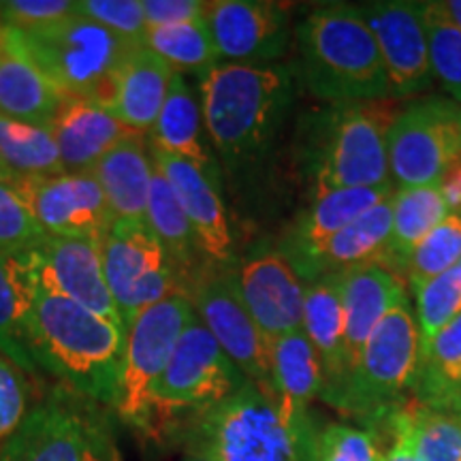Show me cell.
I'll return each instance as SVG.
<instances>
[{"label":"cell","instance_id":"cell-1","mask_svg":"<svg viewBox=\"0 0 461 461\" xmlns=\"http://www.w3.org/2000/svg\"><path fill=\"white\" fill-rule=\"evenodd\" d=\"M14 267L20 330L34 366L92 402L118 406L126 331L45 286L20 255H14Z\"/></svg>","mask_w":461,"mask_h":461},{"label":"cell","instance_id":"cell-2","mask_svg":"<svg viewBox=\"0 0 461 461\" xmlns=\"http://www.w3.org/2000/svg\"><path fill=\"white\" fill-rule=\"evenodd\" d=\"M297 99V75L288 65L221 62L199 77L205 135L224 169L252 171L278 140Z\"/></svg>","mask_w":461,"mask_h":461},{"label":"cell","instance_id":"cell-3","mask_svg":"<svg viewBox=\"0 0 461 461\" xmlns=\"http://www.w3.org/2000/svg\"><path fill=\"white\" fill-rule=\"evenodd\" d=\"M299 77L316 99L339 103L391 101L378 43L359 9L325 5L295 28Z\"/></svg>","mask_w":461,"mask_h":461},{"label":"cell","instance_id":"cell-4","mask_svg":"<svg viewBox=\"0 0 461 461\" xmlns=\"http://www.w3.org/2000/svg\"><path fill=\"white\" fill-rule=\"evenodd\" d=\"M190 419L186 447L214 461H316L310 412L282 406L250 380Z\"/></svg>","mask_w":461,"mask_h":461},{"label":"cell","instance_id":"cell-5","mask_svg":"<svg viewBox=\"0 0 461 461\" xmlns=\"http://www.w3.org/2000/svg\"><path fill=\"white\" fill-rule=\"evenodd\" d=\"M419 361V327L403 295L378 322L357 361L338 383L322 389L321 400L344 417L387 420L403 406V395L412 389Z\"/></svg>","mask_w":461,"mask_h":461},{"label":"cell","instance_id":"cell-6","mask_svg":"<svg viewBox=\"0 0 461 461\" xmlns=\"http://www.w3.org/2000/svg\"><path fill=\"white\" fill-rule=\"evenodd\" d=\"M393 101L339 103L316 115L308 141V167L316 194L391 182L387 140Z\"/></svg>","mask_w":461,"mask_h":461},{"label":"cell","instance_id":"cell-7","mask_svg":"<svg viewBox=\"0 0 461 461\" xmlns=\"http://www.w3.org/2000/svg\"><path fill=\"white\" fill-rule=\"evenodd\" d=\"M15 43L62 96H82L109 107L113 77L131 45L105 28L73 15L37 31H15Z\"/></svg>","mask_w":461,"mask_h":461},{"label":"cell","instance_id":"cell-8","mask_svg":"<svg viewBox=\"0 0 461 461\" xmlns=\"http://www.w3.org/2000/svg\"><path fill=\"white\" fill-rule=\"evenodd\" d=\"M99 248L109 293L126 331L149 305L177 293L186 295V274L173 263L146 222L113 218Z\"/></svg>","mask_w":461,"mask_h":461},{"label":"cell","instance_id":"cell-9","mask_svg":"<svg viewBox=\"0 0 461 461\" xmlns=\"http://www.w3.org/2000/svg\"><path fill=\"white\" fill-rule=\"evenodd\" d=\"M186 297L197 319L216 338L240 372L265 395L276 397L269 339L263 336L241 302L233 280V265L201 263L186 278Z\"/></svg>","mask_w":461,"mask_h":461},{"label":"cell","instance_id":"cell-10","mask_svg":"<svg viewBox=\"0 0 461 461\" xmlns=\"http://www.w3.org/2000/svg\"><path fill=\"white\" fill-rule=\"evenodd\" d=\"M397 188L438 184L461 163V105L429 96L400 109L387 140Z\"/></svg>","mask_w":461,"mask_h":461},{"label":"cell","instance_id":"cell-11","mask_svg":"<svg viewBox=\"0 0 461 461\" xmlns=\"http://www.w3.org/2000/svg\"><path fill=\"white\" fill-rule=\"evenodd\" d=\"M197 319L193 303L177 293L135 316L126 331L118 412L135 425L152 417V393L186 327Z\"/></svg>","mask_w":461,"mask_h":461},{"label":"cell","instance_id":"cell-12","mask_svg":"<svg viewBox=\"0 0 461 461\" xmlns=\"http://www.w3.org/2000/svg\"><path fill=\"white\" fill-rule=\"evenodd\" d=\"M248 378L199 319L184 330L152 393V412H201L244 387ZM152 419V417H149Z\"/></svg>","mask_w":461,"mask_h":461},{"label":"cell","instance_id":"cell-13","mask_svg":"<svg viewBox=\"0 0 461 461\" xmlns=\"http://www.w3.org/2000/svg\"><path fill=\"white\" fill-rule=\"evenodd\" d=\"M376 39L389 79V99H406L431 88L428 31L423 3L414 0H376L357 5Z\"/></svg>","mask_w":461,"mask_h":461},{"label":"cell","instance_id":"cell-14","mask_svg":"<svg viewBox=\"0 0 461 461\" xmlns=\"http://www.w3.org/2000/svg\"><path fill=\"white\" fill-rule=\"evenodd\" d=\"M11 182L22 193L48 238L101 241L113 221L92 171H62Z\"/></svg>","mask_w":461,"mask_h":461},{"label":"cell","instance_id":"cell-15","mask_svg":"<svg viewBox=\"0 0 461 461\" xmlns=\"http://www.w3.org/2000/svg\"><path fill=\"white\" fill-rule=\"evenodd\" d=\"M203 17L221 62H280L291 43L286 9L267 0H214L205 3Z\"/></svg>","mask_w":461,"mask_h":461},{"label":"cell","instance_id":"cell-16","mask_svg":"<svg viewBox=\"0 0 461 461\" xmlns=\"http://www.w3.org/2000/svg\"><path fill=\"white\" fill-rule=\"evenodd\" d=\"M28 269L50 286L101 319L126 331L122 316L109 293L96 240L48 238L31 252H22Z\"/></svg>","mask_w":461,"mask_h":461},{"label":"cell","instance_id":"cell-17","mask_svg":"<svg viewBox=\"0 0 461 461\" xmlns=\"http://www.w3.org/2000/svg\"><path fill=\"white\" fill-rule=\"evenodd\" d=\"M101 428L79 411L68 395L54 391L28 411L24 420L0 447V461H84Z\"/></svg>","mask_w":461,"mask_h":461},{"label":"cell","instance_id":"cell-18","mask_svg":"<svg viewBox=\"0 0 461 461\" xmlns=\"http://www.w3.org/2000/svg\"><path fill=\"white\" fill-rule=\"evenodd\" d=\"M233 280L265 338L276 339L302 330L305 285L278 250L248 257L233 267Z\"/></svg>","mask_w":461,"mask_h":461},{"label":"cell","instance_id":"cell-19","mask_svg":"<svg viewBox=\"0 0 461 461\" xmlns=\"http://www.w3.org/2000/svg\"><path fill=\"white\" fill-rule=\"evenodd\" d=\"M395 194V184L367 188H344L333 193L316 194L312 205L297 218L286 238L282 240L278 252L291 263L299 278L312 263L316 252L330 241L333 235L353 224L357 218L374 210V207Z\"/></svg>","mask_w":461,"mask_h":461},{"label":"cell","instance_id":"cell-20","mask_svg":"<svg viewBox=\"0 0 461 461\" xmlns=\"http://www.w3.org/2000/svg\"><path fill=\"white\" fill-rule=\"evenodd\" d=\"M152 160L180 199L203 257L222 267H230L235 263L233 235H230L221 184L207 177L188 160L171 157V154L152 149Z\"/></svg>","mask_w":461,"mask_h":461},{"label":"cell","instance_id":"cell-21","mask_svg":"<svg viewBox=\"0 0 461 461\" xmlns=\"http://www.w3.org/2000/svg\"><path fill=\"white\" fill-rule=\"evenodd\" d=\"M50 129L65 171H92L109 149L135 132L107 105L82 96H65Z\"/></svg>","mask_w":461,"mask_h":461},{"label":"cell","instance_id":"cell-22","mask_svg":"<svg viewBox=\"0 0 461 461\" xmlns=\"http://www.w3.org/2000/svg\"><path fill=\"white\" fill-rule=\"evenodd\" d=\"M148 143L157 152L188 160L222 186V171L207 141L201 103L180 73L173 75L163 109L148 132Z\"/></svg>","mask_w":461,"mask_h":461},{"label":"cell","instance_id":"cell-23","mask_svg":"<svg viewBox=\"0 0 461 461\" xmlns=\"http://www.w3.org/2000/svg\"><path fill=\"white\" fill-rule=\"evenodd\" d=\"M176 71L148 48H132L113 77L109 109L131 131L146 135L157 122Z\"/></svg>","mask_w":461,"mask_h":461},{"label":"cell","instance_id":"cell-24","mask_svg":"<svg viewBox=\"0 0 461 461\" xmlns=\"http://www.w3.org/2000/svg\"><path fill=\"white\" fill-rule=\"evenodd\" d=\"M113 218L146 222L154 160L148 137L132 132L92 167Z\"/></svg>","mask_w":461,"mask_h":461},{"label":"cell","instance_id":"cell-25","mask_svg":"<svg viewBox=\"0 0 461 461\" xmlns=\"http://www.w3.org/2000/svg\"><path fill=\"white\" fill-rule=\"evenodd\" d=\"M406 293V285L378 263L359 265L344 272L346 310V372L357 361L378 322Z\"/></svg>","mask_w":461,"mask_h":461},{"label":"cell","instance_id":"cell-26","mask_svg":"<svg viewBox=\"0 0 461 461\" xmlns=\"http://www.w3.org/2000/svg\"><path fill=\"white\" fill-rule=\"evenodd\" d=\"M65 96L32 65L5 26L0 50V115L15 122L50 126Z\"/></svg>","mask_w":461,"mask_h":461},{"label":"cell","instance_id":"cell-27","mask_svg":"<svg viewBox=\"0 0 461 461\" xmlns=\"http://www.w3.org/2000/svg\"><path fill=\"white\" fill-rule=\"evenodd\" d=\"M302 330L321 357L325 384L338 383L346 374V310L344 272L321 276L305 285Z\"/></svg>","mask_w":461,"mask_h":461},{"label":"cell","instance_id":"cell-28","mask_svg":"<svg viewBox=\"0 0 461 461\" xmlns=\"http://www.w3.org/2000/svg\"><path fill=\"white\" fill-rule=\"evenodd\" d=\"M391 218H393V197L383 201L344 230H339L338 235H333L316 252L302 282L308 285L321 276L339 274L367 263H383L391 235Z\"/></svg>","mask_w":461,"mask_h":461},{"label":"cell","instance_id":"cell-29","mask_svg":"<svg viewBox=\"0 0 461 461\" xmlns=\"http://www.w3.org/2000/svg\"><path fill=\"white\" fill-rule=\"evenodd\" d=\"M448 214H451V210H448V201L442 193L440 184L395 188L391 235L380 265L393 272L403 282V272H406V263L412 250Z\"/></svg>","mask_w":461,"mask_h":461},{"label":"cell","instance_id":"cell-30","mask_svg":"<svg viewBox=\"0 0 461 461\" xmlns=\"http://www.w3.org/2000/svg\"><path fill=\"white\" fill-rule=\"evenodd\" d=\"M274 393L291 411H308L325 384L321 357L303 330L269 339Z\"/></svg>","mask_w":461,"mask_h":461},{"label":"cell","instance_id":"cell-31","mask_svg":"<svg viewBox=\"0 0 461 461\" xmlns=\"http://www.w3.org/2000/svg\"><path fill=\"white\" fill-rule=\"evenodd\" d=\"M411 393L420 406L440 412L461 397V316L419 348Z\"/></svg>","mask_w":461,"mask_h":461},{"label":"cell","instance_id":"cell-32","mask_svg":"<svg viewBox=\"0 0 461 461\" xmlns=\"http://www.w3.org/2000/svg\"><path fill=\"white\" fill-rule=\"evenodd\" d=\"M146 224L163 244L173 263L186 274V278L203 263L201 261L203 252L199 248L193 224H190L177 194L173 193L171 184L167 182L157 165H154L152 186H149Z\"/></svg>","mask_w":461,"mask_h":461},{"label":"cell","instance_id":"cell-33","mask_svg":"<svg viewBox=\"0 0 461 461\" xmlns=\"http://www.w3.org/2000/svg\"><path fill=\"white\" fill-rule=\"evenodd\" d=\"M60 152L50 126L24 124L0 115V173L9 180L62 173Z\"/></svg>","mask_w":461,"mask_h":461},{"label":"cell","instance_id":"cell-34","mask_svg":"<svg viewBox=\"0 0 461 461\" xmlns=\"http://www.w3.org/2000/svg\"><path fill=\"white\" fill-rule=\"evenodd\" d=\"M143 48L163 58L167 65L180 75L194 73L201 77L210 68L221 65L203 15L184 24L148 28Z\"/></svg>","mask_w":461,"mask_h":461},{"label":"cell","instance_id":"cell-35","mask_svg":"<svg viewBox=\"0 0 461 461\" xmlns=\"http://www.w3.org/2000/svg\"><path fill=\"white\" fill-rule=\"evenodd\" d=\"M431 73L451 101L461 105V31L447 14L445 3H423Z\"/></svg>","mask_w":461,"mask_h":461},{"label":"cell","instance_id":"cell-36","mask_svg":"<svg viewBox=\"0 0 461 461\" xmlns=\"http://www.w3.org/2000/svg\"><path fill=\"white\" fill-rule=\"evenodd\" d=\"M461 261V214H448L445 221L431 229L419 246L414 248L406 263L403 282L417 288L438 278Z\"/></svg>","mask_w":461,"mask_h":461},{"label":"cell","instance_id":"cell-37","mask_svg":"<svg viewBox=\"0 0 461 461\" xmlns=\"http://www.w3.org/2000/svg\"><path fill=\"white\" fill-rule=\"evenodd\" d=\"M417 293L419 348L429 344L461 316V267L448 269L438 278L414 288Z\"/></svg>","mask_w":461,"mask_h":461},{"label":"cell","instance_id":"cell-38","mask_svg":"<svg viewBox=\"0 0 461 461\" xmlns=\"http://www.w3.org/2000/svg\"><path fill=\"white\" fill-rule=\"evenodd\" d=\"M48 233L32 216L31 207L9 177L0 176V252L22 255L39 248Z\"/></svg>","mask_w":461,"mask_h":461},{"label":"cell","instance_id":"cell-39","mask_svg":"<svg viewBox=\"0 0 461 461\" xmlns=\"http://www.w3.org/2000/svg\"><path fill=\"white\" fill-rule=\"evenodd\" d=\"M419 455L423 461H461V420L448 412L408 403Z\"/></svg>","mask_w":461,"mask_h":461},{"label":"cell","instance_id":"cell-40","mask_svg":"<svg viewBox=\"0 0 461 461\" xmlns=\"http://www.w3.org/2000/svg\"><path fill=\"white\" fill-rule=\"evenodd\" d=\"M0 355L15 363L22 372H32L34 361L20 330V295L15 285L14 255L0 252Z\"/></svg>","mask_w":461,"mask_h":461},{"label":"cell","instance_id":"cell-41","mask_svg":"<svg viewBox=\"0 0 461 461\" xmlns=\"http://www.w3.org/2000/svg\"><path fill=\"white\" fill-rule=\"evenodd\" d=\"M75 9L131 48L143 45L148 26L141 0H75Z\"/></svg>","mask_w":461,"mask_h":461},{"label":"cell","instance_id":"cell-42","mask_svg":"<svg viewBox=\"0 0 461 461\" xmlns=\"http://www.w3.org/2000/svg\"><path fill=\"white\" fill-rule=\"evenodd\" d=\"M384 455L372 429L330 423L316 431V461H384Z\"/></svg>","mask_w":461,"mask_h":461},{"label":"cell","instance_id":"cell-43","mask_svg":"<svg viewBox=\"0 0 461 461\" xmlns=\"http://www.w3.org/2000/svg\"><path fill=\"white\" fill-rule=\"evenodd\" d=\"M77 15L73 0H9L0 3V20L15 31H37Z\"/></svg>","mask_w":461,"mask_h":461},{"label":"cell","instance_id":"cell-44","mask_svg":"<svg viewBox=\"0 0 461 461\" xmlns=\"http://www.w3.org/2000/svg\"><path fill=\"white\" fill-rule=\"evenodd\" d=\"M28 414V387L24 372L0 355V447L20 428Z\"/></svg>","mask_w":461,"mask_h":461},{"label":"cell","instance_id":"cell-45","mask_svg":"<svg viewBox=\"0 0 461 461\" xmlns=\"http://www.w3.org/2000/svg\"><path fill=\"white\" fill-rule=\"evenodd\" d=\"M148 28H163L197 20L203 15L201 0H141Z\"/></svg>","mask_w":461,"mask_h":461},{"label":"cell","instance_id":"cell-46","mask_svg":"<svg viewBox=\"0 0 461 461\" xmlns=\"http://www.w3.org/2000/svg\"><path fill=\"white\" fill-rule=\"evenodd\" d=\"M389 429L393 434V445L384 455V461H423L419 455L408 403H403L400 411L389 419Z\"/></svg>","mask_w":461,"mask_h":461},{"label":"cell","instance_id":"cell-47","mask_svg":"<svg viewBox=\"0 0 461 461\" xmlns=\"http://www.w3.org/2000/svg\"><path fill=\"white\" fill-rule=\"evenodd\" d=\"M438 184H440L442 193L448 201L451 214H461V163L455 165Z\"/></svg>","mask_w":461,"mask_h":461},{"label":"cell","instance_id":"cell-48","mask_svg":"<svg viewBox=\"0 0 461 461\" xmlns=\"http://www.w3.org/2000/svg\"><path fill=\"white\" fill-rule=\"evenodd\" d=\"M84 461H112V448L107 447L105 436H103L101 431L95 436V440L90 442L88 451L84 455Z\"/></svg>","mask_w":461,"mask_h":461},{"label":"cell","instance_id":"cell-49","mask_svg":"<svg viewBox=\"0 0 461 461\" xmlns=\"http://www.w3.org/2000/svg\"><path fill=\"white\" fill-rule=\"evenodd\" d=\"M445 9H447V14L451 15L455 26L461 31V0H448V3H445Z\"/></svg>","mask_w":461,"mask_h":461},{"label":"cell","instance_id":"cell-50","mask_svg":"<svg viewBox=\"0 0 461 461\" xmlns=\"http://www.w3.org/2000/svg\"><path fill=\"white\" fill-rule=\"evenodd\" d=\"M182 461H214L210 457V455L199 451V448H193V447H186V451L182 455Z\"/></svg>","mask_w":461,"mask_h":461},{"label":"cell","instance_id":"cell-51","mask_svg":"<svg viewBox=\"0 0 461 461\" xmlns=\"http://www.w3.org/2000/svg\"><path fill=\"white\" fill-rule=\"evenodd\" d=\"M448 414H453V417H457L461 420V397L457 402H455V406L451 408V411H448Z\"/></svg>","mask_w":461,"mask_h":461},{"label":"cell","instance_id":"cell-52","mask_svg":"<svg viewBox=\"0 0 461 461\" xmlns=\"http://www.w3.org/2000/svg\"><path fill=\"white\" fill-rule=\"evenodd\" d=\"M3 37H5V22L0 20V50H3Z\"/></svg>","mask_w":461,"mask_h":461},{"label":"cell","instance_id":"cell-53","mask_svg":"<svg viewBox=\"0 0 461 461\" xmlns=\"http://www.w3.org/2000/svg\"><path fill=\"white\" fill-rule=\"evenodd\" d=\"M112 461H120L118 455H115V451H112Z\"/></svg>","mask_w":461,"mask_h":461},{"label":"cell","instance_id":"cell-54","mask_svg":"<svg viewBox=\"0 0 461 461\" xmlns=\"http://www.w3.org/2000/svg\"><path fill=\"white\" fill-rule=\"evenodd\" d=\"M459 267H461V261H459Z\"/></svg>","mask_w":461,"mask_h":461},{"label":"cell","instance_id":"cell-55","mask_svg":"<svg viewBox=\"0 0 461 461\" xmlns=\"http://www.w3.org/2000/svg\"><path fill=\"white\" fill-rule=\"evenodd\" d=\"M0 176H3V173H0Z\"/></svg>","mask_w":461,"mask_h":461},{"label":"cell","instance_id":"cell-56","mask_svg":"<svg viewBox=\"0 0 461 461\" xmlns=\"http://www.w3.org/2000/svg\"><path fill=\"white\" fill-rule=\"evenodd\" d=\"M3 177H5V176H3Z\"/></svg>","mask_w":461,"mask_h":461}]
</instances>
